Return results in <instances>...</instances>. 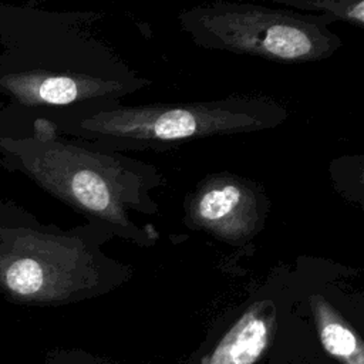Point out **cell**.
Masks as SVG:
<instances>
[{"mask_svg": "<svg viewBox=\"0 0 364 364\" xmlns=\"http://www.w3.org/2000/svg\"><path fill=\"white\" fill-rule=\"evenodd\" d=\"M27 172L50 193L115 239L152 247L159 232L139 225L136 215H155L159 205L152 192L165 185L164 173L152 164L94 145L40 134L24 144Z\"/></svg>", "mask_w": 364, "mask_h": 364, "instance_id": "obj_1", "label": "cell"}, {"mask_svg": "<svg viewBox=\"0 0 364 364\" xmlns=\"http://www.w3.org/2000/svg\"><path fill=\"white\" fill-rule=\"evenodd\" d=\"M286 105L272 97L247 94L210 101L109 104L84 108L67 131L112 152L165 149L178 144L280 127Z\"/></svg>", "mask_w": 364, "mask_h": 364, "instance_id": "obj_2", "label": "cell"}, {"mask_svg": "<svg viewBox=\"0 0 364 364\" xmlns=\"http://www.w3.org/2000/svg\"><path fill=\"white\" fill-rule=\"evenodd\" d=\"M178 23L200 48L284 64L321 61L343 46L328 20L286 7L215 1L182 10Z\"/></svg>", "mask_w": 364, "mask_h": 364, "instance_id": "obj_3", "label": "cell"}, {"mask_svg": "<svg viewBox=\"0 0 364 364\" xmlns=\"http://www.w3.org/2000/svg\"><path fill=\"white\" fill-rule=\"evenodd\" d=\"M269 210L270 200L260 182L230 172H216L200 179L186 195L183 223L240 247L263 230Z\"/></svg>", "mask_w": 364, "mask_h": 364, "instance_id": "obj_4", "label": "cell"}, {"mask_svg": "<svg viewBox=\"0 0 364 364\" xmlns=\"http://www.w3.org/2000/svg\"><path fill=\"white\" fill-rule=\"evenodd\" d=\"M276 314L272 299L253 301L219 341L206 364H255L270 343Z\"/></svg>", "mask_w": 364, "mask_h": 364, "instance_id": "obj_5", "label": "cell"}, {"mask_svg": "<svg viewBox=\"0 0 364 364\" xmlns=\"http://www.w3.org/2000/svg\"><path fill=\"white\" fill-rule=\"evenodd\" d=\"M309 304L324 350L341 364H364L361 338L330 301L324 296L313 293L309 297Z\"/></svg>", "mask_w": 364, "mask_h": 364, "instance_id": "obj_6", "label": "cell"}, {"mask_svg": "<svg viewBox=\"0 0 364 364\" xmlns=\"http://www.w3.org/2000/svg\"><path fill=\"white\" fill-rule=\"evenodd\" d=\"M279 7L299 13L320 16L333 23H347L358 28L364 27L363 0H273Z\"/></svg>", "mask_w": 364, "mask_h": 364, "instance_id": "obj_7", "label": "cell"}]
</instances>
